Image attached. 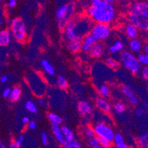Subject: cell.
Instances as JSON below:
<instances>
[{
    "instance_id": "obj_28",
    "label": "cell",
    "mask_w": 148,
    "mask_h": 148,
    "mask_svg": "<svg viewBox=\"0 0 148 148\" xmlns=\"http://www.w3.org/2000/svg\"><path fill=\"white\" fill-rule=\"evenodd\" d=\"M114 111H115L116 114H122L124 111L126 110V106L124 103H117V104H116L114 107Z\"/></svg>"
},
{
    "instance_id": "obj_39",
    "label": "cell",
    "mask_w": 148,
    "mask_h": 148,
    "mask_svg": "<svg viewBox=\"0 0 148 148\" xmlns=\"http://www.w3.org/2000/svg\"><path fill=\"white\" fill-rule=\"evenodd\" d=\"M8 7L11 8H15L16 5V0H8Z\"/></svg>"
},
{
    "instance_id": "obj_53",
    "label": "cell",
    "mask_w": 148,
    "mask_h": 148,
    "mask_svg": "<svg viewBox=\"0 0 148 148\" xmlns=\"http://www.w3.org/2000/svg\"><path fill=\"white\" fill-rule=\"evenodd\" d=\"M2 25V20L0 18V25Z\"/></svg>"
},
{
    "instance_id": "obj_38",
    "label": "cell",
    "mask_w": 148,
    "mask_h": 148,
    "mask_svg": "<svg viewBox=\"0 0 148 148\" xmlns=\"http://www.w3.org/2000/svg\"><path fill=\"white\" fill-rule=\"evenodd\" d=\"M142 77L145 80H147L148 79V68L147 67H145L142 70Z\"/></svg>"
},
{
    "instance_id": "obj_35",
    "label": "cell",
    "mask_w": 148,
    "mask_h": 148,
    "mask_svg": "<svg viewBox=\"0 0 148 148\" xmlns=\"http://www.w3.org/2000/svg\"><path fill=\"white\" fill-rule=\"evenodd\" d=\"M84 134H85V136L87 137V138H91V137L95 136V130L89 127H86V129L84 130Z\"/></svg>"
},
{
    "instance_id": "obj_17",
    "label": "cell",
    "mask_w": 148,
    "mask_h": 148,
    "mask_svg": "<svg viewBox=\"0 0 148 148\" xmlns=\"http://www.w3.org/2000/svg\"><path fill=\"white\" fill-rule=\"evenodd\" d=\"M130 49L132 52H136V53H138L142 51V42L138 39H136V38H133L131 41H130Z\"/></svg>"
},
{
    "instance_id": "obj_24",
    "label": "cell",
    "mask_w": 148,
    "mask_h": 148,
    "mask_svg": "<svg viewBox=\"0 0 148 148\" xmlns=\"http://www.w3.org/2000/svg\"><path fill=\"white\" fill-rule=\"evenodd\" d=\"M62 133L64 135V139L65 140H71L74 138V134L72 130L70 128H69L66 126H64L61 128Z\"/></svg>"
},
{
    "instance_id": "obj_55",
    "label": "cell",
    "mask_w": 148,
    "mask_h": 148,
    "mask_svg": "<svg viewBox=\"0 0 148 148\" xmlns=\"http://www.w3.org/2000/svg\"><path fill=\"white\" fill-rule=\"evenodd\" d=\"M122 1H127V0H122Z\"/></svg>"
},
{
    "instance_id": "obj_33",
    "label": "cell",
    "mask_w": 148,
    "mask_h": 148,
    "mask_svg": "<svg viewBox=\"0 0 148 148\" xmlns=\"http://www.w3.org/2000/svg\"><path fill=\"white\" fill-rule=\"evenodd\" d=\"M88 144L90 147L95 148L97 145H99V138H98L97 136H95L91 137V138H88Z\"/></svg>"
},
{
    "instance_id": "obj_3",
    "label": "cell",
    "mask_w": 148,
    "mask_h": 148,
    "mask_svg": "<svg viewBox=\"0 0 148 148\" xmlns=\"http://www.w3.org/2000/svg\"><path fill=\"white\" fill-rule=\"evenodd\" d=\"M75 11V3L70 2L69 5L60 6L56 12V18L58 21L60 28H64L66 24L71 20Z\"/></svg>"
},
{
    "instance_id": "obj_4",
    "label": "cell",
    "mask_w": 148,
    "mask_h": 148,
    "mask_svg": "<svg viewBox=\"0 0 148 148\" xmlns=\"http://www.w3.org/2000/svg\"><path fill=\"white\" fill-rule=\"evenodd\" d=\"M121 60L125 67L132 73H138L141 69V64L138 62L137 58H136L130 52L125 51L122 52L121 55Z\"/></svg>"
},
{
    "instance_id": "obj_50",
    "label": "cell",
    "mask_w": 148,
    "mask_h": 148,
    "mask_svg": "<svg viewBox=\"0 0 148 148\" xmlns=\"http://www.w3.org/2000/svg\"><path fill=\"white\" fill-rule=\"evenodd\" d=\"M39 103H40V105H44V99H39Z\"/></svg>"
},
{
    "instance_id": "obj_27",
    "label": "cell",
    "mask_w": 148,
    "mask_h": 148,
    "mask_svg": "<svg viewBox=\"0 0 148 148\" xmlns=\"http://www.w3.org/2000/svg\"><path fill=\"white\" fill-rule=\"evenodd\" d=\"M106 64L108 66L111 67V69H116L119 66V63L114 59L111 58H108L106 59Z\"/></svg>"
},
{
    "instance_id": "obj_37",
    "label": "cell",
    "mask_w": 148,
    "mask_h": 148,
    "mask_svg": "<svg viewBox=\"0 0 148 148\" xmlns=\"http://www.w3.org/2000/svg\"><path fill=\"white\" fill-rule=\"evenodd\" d=\"M145 114V111H144L143 108L138 107L137 108L136 110V114L138 116H142Z\"/></svg>"
},
{
    "instance_id": "obj_22",
    "label": "cell",
    "mask_w": 148,
    "mask_h": 148,
    "mask_svg": "<svg viewBox=\"0 0 148 148\" xmlns=\"http://www.w3.org/2000/svg\"><path fill=\"white\" fill-rule=\"evenodd\" d=\"M123 48H124V44H122V41H116L112 46L110 47V48H109V51H110L111 53H113V54L117 53V52H120L121 50H122Z\"/></svg>"
},
{
    "instance_id": "obj_43",
    "label": "cell",
    "mask_w": 148,
    "mask_h": 148,
    "mask_svg": "<svg viewBox=\"0 0 148 148\" xmlns=\"http://www.w3.org/2000/svg\"><path fill=\"white\" fill-rule=\"evenodd\" d=\"M8 77H7L6 75H3V76L1 77V79H0V80H1L2 83H6V82L8 81Z\"/></svg>"
},
{
    "instance_id": "obj_52",
    "label": "cell",
    "mask_w": 148,
    "mask_h": 148,
    "mask_svg": "<svg viewBox=\"0 0 148 148\" xmlns=\"http://www.w3.org/2000/svg\"><path fill=\"white\" fill-rule=\"evenodd\" d=\"M24 139H25V138H24V137L23 136H20L19 138H18V140H20L21 142H23V141H24Z\"/></svg>"
},
{
    "instance_id": "obj_46",
    "label": "cell",
    "mask_w": 148,
    "mask_h": 148,
    "mask_svg": "<svg viewBox=\"0 0 148 148\" xmlns=\"http://www.w3.org/2000/svg\"><path fill=\"white\" fill-rule=\"evenodd\" d=\"M16 144L17 146H18V147H21V145H22V142H21L20 140H17L16 142Z\"/></svg>"
},
{
    "instance_id": "obj_6",
    "label": "cell",
    "mask_w": 148,
    "mask_h": 148,
    "mask_svg": "<svg viewBox=\"0 0 148 148\" xmlns=\"http://www.w3.org/2000/svg\"><path fill=\"white\" fill-rule=\"evenodd\" d=\"M90 33L97 40V41H103L107 39L111 35V28L108 24L97 23L93 27Z\"/></svg>"
},
{
    "instance_id": "obj_1",
    "label": "cell",
    "mask_w": 148,
    "mask_h": 148,
    "mask_svg": "<svg viewBox=\"0 0 148 148\" xmlns=\"http://www.w3.org/2000/svg\"><path fill=\"white\" fill-rule=\"evenodd\" d=\"M88 14L97 23L108 24L115 18L116 10L111 3L103 0H91Z\"/></svg>"
},
{
    "instance_id": "obj_9",
    "label": "cell",
    "mask_w": 148,
    "mask_h": 148,
    "mask_svg": "<svg viewBox=\"0 0 148 148\" xmlns=\"http://www.w3.org/2000/svg\"><path fill=\"white\" fill-rule=\"evenodd\" d=\"M64 30H65L66 36L70 41L79 38V36L75 32V21L74 20H69L66 24L65 27H64Z\"/></svg>"
},
{
    "instance_id": "obj_40",
    "label": "cell",
    "mask_w": 148,
    "mask_h": 148,
    "mask_svg": "<svg viewBox=\"0 0 148 148\" xmlns=\"http://www.w3.org/2000/svg\"><path fill=\"white\" fill-rule=\"evenodd\" d=\"M27 124H28V127H29V129H31V130H34V129H36V123L35 122L31 121V122H28Z\"/></svg>"
},
{
    "instance_id": "obj_15",
    "label": "cell",
    "mask_w": 148,
    "mask_h": 148,
    "mask_svg": "<svg viewBox=\"0 0 148 148\" xmlns=\"http://www.w3.org/2000/svg\"><path fill=\"white\" fill-rule=\"evenodd\" d=\"M96 106L99 110L104 111V112H109L111 110V106L108 103V102L103 98H98L97 99Z\"/></svg>"
},
{
    "instance_id": "obj_29",
    "label": "cell",
    "mask_w": 148,
    "mask_h": 148,
    "mask_svg": "<svg viewBox=\"0 0 148 148\" xmlns=\"http://www.w3.org/2000/svg\"><path fill=\"white\" fill-rule=\"evenodd\" d=\"M137 59H138V62H139L141 65L147 66L148 64V56L147 53L139 54Z\"/></svg>"
},
{
    "instance_id": "obj_31",
    "label": "cell",
    "mask_w": 148,
    "mask_h": 148,
    "mask_svg": "<svg viewBox=\"0 0 148 148\" xmlns=\"http://www.w3.org/2000/svg\"><path fill=\"white\" fill-rule=\"evenodd\" d=\"M99 93L103 97H108L110 95V89L106 85H103L99 88Z\"/></svg>"
},
{
    "instance_id": "obj_2",
    "label": "cell",
    "mask_w": 148,
    "mask_h": 148,
    "mask_svg": "<svg viewBox=\"0 0 148 148\" xmlns=\"http://www.w3.org/2000/svg\"><path fill=\"white\" fill-rule=\"evenodd\" d=\"M129 20L138 29L147 30L148 28V4L141 0L132 4L129 8Z\"/></svg>"
},
{
    "instance_id": "obj_18",
    "label": "cell",
    "mask_w": 148,
    "mask_h": 148,
    "mask_svg": "<svg viewBox=\"0 0 148 148\" xmlns=\"http://www.w3.org/2000/svg\"><path fill=\"white\" fill-rule=\"evenodd\" d=\"M126 34L130 39L136 38L138 35V28L133 24H129L126 26Z\"/></svg>"
},
{
    "instance_id": "obj_45",
    "label": "cell",
    "mask_w": 148,
    "mask_h": 148,
    "mask_svg": "<svg viewBox=\"0 0 148 148\" xmlns=\"http://www.w3.org/2000/svg\"><path fill=\"white\" fill-rule=\"evenodd\" d=\"M10 148H18V147L17 146L16 144V142H12L10 145Z\"/></svg>"
},
{
    "instance_id": "obj_44",
    "label": "cell",
    "mask_w": 148,
    "mask_h": 148,
    "mask_svg": "<svg viewBox=\"0 0 148 148\" xmlns=\"http://www.w3.org/2000/svg\"><path fill=\"white\" fill-rule=\"evenodd\" d=\"M29 122V118L27 117V116H25V117H23L22 118V122L24 124H27Z\"/></svg>"
},
{
    "instance_id": "obj_34",
    "label": "cell",
    "mask_w": 148,
    "mask_h": 148,
    "mask_svg": "<svg viewBox=\"0 0 148 148\" xmlns=\"http://www.w3.org/2000/svg\"><path fill=\"white\" fill-rule=\"evenodd\" d=\"M113 141H114L116 145H119V144L124 142V138L123 136H122V134L117 133V134H114V139H113Z\"/></svg>"
},
{
    "instance_id": "obj_8",
    "label": "cell",
    "mask_w": 148,
    "mask_h": 148,
    "mask_svg": "<svg viewBox=\"0 0 148 148\" xmlns=\"http://www.w3.org/2000/svg\"><path fill=\"white\" fill-rule=\"evenodd\" d=\"M77 109L80 115L84 117L90 118L92 115L93 108L87 101H80L77 106Z\"/></svg>"
},
{
    "instance_id": "obj_48",
    "label": "cell",
    "mask_w": 148,
    "mask_h": 148,
    "mask_svg": "<svg viewBox=\"0 0 148 148\" xmlns=\"http://www.w3.org/2000/svg\"><path fill=\"white\" fill-rule=\"evenodd\" d=\"M103 1H106V2H109V3L113 4V3H114V2H116L117 0H103Z\"/></svg>"
},
{
    "instance_id": "obj_26",
    "label": "cell",
    "mask_w": 148,
    "mask_h": 148,
    "mask_svg": "<svg viewBox=\"0 0 148 148\" xmlns=\"http://www.w3.org/2000/svg\"><path fill=\"white\" fill-rule=\"evenodd\" d=\"M25 108H26L27 110L30 113L34 114V113L37 112V107H36V106L35 105V103H33V102H32V101H27V102L25 103Z\"/></svg>"
},
{
    "instance_id": "obj_10",
    "label": "cell",
    "mask_w": 148,
    "mask_h": 148,
    "mask_svg": "<svg viewBox=\"0 0 148 148\" xmlns=\"http://www.w3.org/2000/svg\"><path fill=\"white\" fill-rule=\"evenodd\" d=\"M122 91L125 94V95L128 98L130 104L133 105V106H136L138 103V97L130 87H129L128 86H122Z\"/></svg>"
},
{
    "instance_id": "obj_49",
    "label": "cell",
    "mask_w": 148,
    "mask_h": 148,
    "mask_svg": "<svg viewBox=\"0 0 148 148\" xmlns=\"http://www.w3.org/2000/svg\"><path fill=\"white\" fill-rule=\"evenodd\" d=\"M145 53L147 54V52H148V45H147V44H145Z\"/></svg>"
},
{
    "instance_id": "obj_47",
    "label": "cell",
    "mask_w": 148,
    "mask_h": 148,
    "mask_svg": "<svg viewBox=\"0 0 148 148\" xmlns=\"http://www.w3.org/2000/svg\"><path fill=\"white\" fill-rule=\"evenodd\" d=\"M142 106H143V107L145 108V110H146V111H147V109H148L147 103H145V102H144V103H142Z\"/></svg>"
},
{
    "instance_id": "obj_13",
    "label": "cell",
    "mask_w": 148,
    "mask_h": 148,
    "mask_svg": "<svg viewBox=\"0 0 148 148\" xmlns=\"http://www.w3.org/2000/svg\"><path fill=\"white\" fill-rule=\"evenodd\" d=\"M82 45H83V41L80 38H78L74 40H71L69 44L68 48L71 52H77L82 49Z\"/></svg>"
},
{
    "instance_id": "obj_23",
    "label": "cell",
    "mask_w": 148,
    "mask_h": 148,
    "mask_svg": "<svg viewBox=\"0 0 148 148\" xmlns=\"http://www.w3.org/2000/svg\"><path fill=\"white\" fill-rule=\"evenodd\" d=\"M48 119H49L51 123L55 124V125H60V124L62 123V121H63L60 116L56 114H54V113H49L48 114Z\"/></svg>"
},
{
    "instance_id": "obj_19",
    "label": "cell",
    "mask_w": 148,
    "mask_h": 148,
    "mask_svg": "<svg viewBox=\"0 0 148 148\" xmlns=\"http://www.w3.org/2000/svg\"><path fill=\"white\" fill-rule=\"evenodd\" d=\"M21 95V88L18 87H15L13 89L10 90V95H9V99L12 102H16L20 98Z\"/></svg>"
},
{
    "instance_id": "obj_56",
    "label": "cell",
    "mask_w": 148,
    "mask_h": 148,
    "mask_svg": "<svg viewBox=\"0 0 148 148\" xmlns=\"http://www.w3.org/2000/svg\"><path fill=\"white\" fill-rule=\"evenodd\" d=\"M0 2H1V0H0Z\"/></svg>"
},
{
    "instance_id": "obj_14",
    "label": "cell",
    "mask_w": 148,
    "mask_h": 148,
    "mask_svg": "<svg viewBox=\"0 0 148 148\" xmlns=\"http://www.w3.org/2000/svg\"><path fill=\"white\" fill-rule=\"evenodd\" d=\"M51 128H52L54 136H55V137L56 138L58 142L60 145H62L63 142H64V135H63V133H62L61 128L60 127L59 125L52 124V125H51Z\"/></svg>"
},
{
    "instance_id": "obj_21",
    "label": "cell",
    "mask_w": 148,
    "mask_h": 148,
    "mask_svg": "<svg viewBox=\"0 0 148 148\" xmlns=\"http://www.w3.org/2000/svg\"><path fill=\"white\" fill-rule=\"evenodd\" d=\"M41 66H42V68L44 69V71H46L49 75H55V69H54L53 66L48 62V60H45V59L41 60Z\"/></svg>"
},
{
    "instance_id": "obj_5",
    "label": "cell",
    "mask_w": 148,
    "mask_h": 148,
    "mask_svg": "<svg viewBox=\"0 0 148 148\" xmlns=\"http://www.w3.org/2000/svg\"><path fill=\"white\" fill-rule=\"evenodd\" d=\"M11 30L13 37L18 41H24L27 37L25 24L21 18H15L11 21Z\"/></svg>"
},
{
    "instance_id": "obj_42",
    "label": "cell",
    "mask_w": 148,
    "mask_h": 148,
    "mask_svg": "<svg viewBox=\"0 0 148 148\" xmlns=\"http://www.w3.org/2000/svg\"><path fill=\"white\" fill-rule=\"evenodd\" d=\"M116 147L117 148H127V145L125 143V142H122V143L119 144V145H116Z\"/></svg>"
},
{
    "instance_id": "obj_36",
    "label": "cell",
    "mask_w": 148,
    "mask_h": 148,
    "mask_svg": "<svg viewBox=\"0 0 148 148\" xmlns=\"http://www.w3.org/2000/svg\"><path fill=\"white\" fill-rule=\"evenodd\" d=\"M41 141H42V144L44 146H47L48 145V136L46 132H41Z\"/></svg>"
},
{
    "instance_id": "obj_51",
    "label": "cell",
    "mask_w": 148,
    "mask_h": 148,
    "mask_svg": "<svg viewBox=\"0 0 148 148\" xmlns=\"http://www.w3.org/2000/svg\"><path fill=\"white\" fill-rule=\"evenodd\" d=\"M0 148H5V145H4L3 144L0 142Z\"/></svg>"
},
{
    "instance_id": "obj_16",
    "label": "cell",
    "mask_w": 148,
    "mask_h": 148,
    "mask_svg": "<svg viewBox=\"0 0 148 148\" xmlns=\"http://www.w3.org/2000/svg\"><path fill=\"white\" fill-rule=\"evenodd\" d=\"M10 41V33L8 30L0 31V46H7Z\"/></svg>"
},
{
    "instance_id": "obj_12",
    "label": "cell",
    "mask_w": 148,
    "mask_h": 148,
    "mask_svg": "<svg viewBox=\"0 0 148 148\" xmlns=\"http://www.w3.org/2000/svg\"><path fill=\"white\" fill-rule=\"evenodd\" d=\"M88 52L93 58H100L104 53V47L102 44L96 42L91 47Z\"/></svg>"
},
{
    "instance_id": "obj_20",
    "label": "cell",
    "mask_w": 148,
    "mask_h": 148,
    "mask_svg": "<svg viewBox=\"0 0 148 148\" xmlns=\"http://www.w3.org/2000/svg\"><path fill=\"white\" fill-rule=\"evenodd\" d=\"M61 146L66 148H80L81 147L80 143H79L77 140H75V138L71 140L64 139V142H63Z\"/></svg>"
},
{
    "instance_id": "obj_7",
    "label": "cell",
    "mask_w": 148,
    "mask_h": 148,
    "mask_svg": "<svg viewBox=\"0 0 148 148\" xmlns=\"http://www.w3.org/2000/svg\"><path fill=\"white\" fill-rule=\"evenodd\" d=\"M95 132V135L98 137L107 138L108 140L113 142L114 136V132L110 126L105 124L104 122L99 121L97 122V125L94 128Z\"/></svg>"
},
{
    "instance_id": "obj_25",
    "label": "cell",
    "mask_w": 148,
    "mask_h": 148,
    "mask_svg": "<svg viewBox=\"0 0 148 148\" xmlns=\"http://www.w3.org/2000/svg\"><path fill=\"white\" fill-rule=\"evenodd\" d=\"M138 142L140 147H148V134H145L140 136L138 138Z\"/></svg>"
},
{
    "instance_id": "obj_54",
    "label": "cell",
    "mask_w": 148,
    "mask_h": 148,
    "mask_svg": "<svg viewBox=\"0 0 148 148\" xmlns=\"http://www.w3.org/2000/svg\"><path fill=\"white\" fill-rule=\"evenodd\" d=\"M134 1H140V0H134Z\"/></svg>"
},
{
    "instance_id": "obj_11",
    "label": "cell",
    "mask_w": 148,
    "mask_h": 148,
    "mask_svg": "<svg viewBox=\"0 0 148 148\" xmlns=\"http://www.w3.org/2000/svg\"><path fill=\"white\" fill-rule=\"evenodd\" d=\"M97 42V40L95 38L91 33L87 34L84 37V39L83 41V45H82V49L84 52H88L94 44Z\"/></svg>"
},
{
    "instance_id": "obj_30",
    "label": "cell",
    "mask_w": 148,
    "mask_h": 148,
    "mask_svg": "<svg viewBox=\"0 0 148 148\" xmlns=\"http://www.w3.org/2000/svg\"><path fill=\"white\" fill-rule=\"evenodd\" d=\"M58 85L60 88H66L68 87V82L64 77L60 76L58 78Z\"/></svg>"
},
{
    "instance_id": "obj_32",
    "label": "cell",
    "mask_w": 148,
    "mask_h": 148,
    "mask_svg": "<svg viewBox=\"0 0 148 148\" xmlns=\"http://www.w3.org/2000/svg\"><path fill=\"white\" fill-rule=\"evenodd\" d=\"M98 138H99V145H102V146H103V147L108 148V147H111V142H111V141L108 140L107 138H102V137H98Z\"/></svg>"
},
{
    "instance_id": "obj_41",
    "label": "cell",
    "mask_w": 148,
    "mask_h": 148,
    "mask_svg": "<svg viewBox=\"0 0 148 148\" xmlns=\"http://www.w3.org/2000/svg\"><path fill=\"white\" fill-rule=\"evenodd\" d=\"M10 90L11 89L9 88H5V89L3 91V93H2V96H3L4 97H8L9 95H10Z\"/></svg>"
}]
</instances>
